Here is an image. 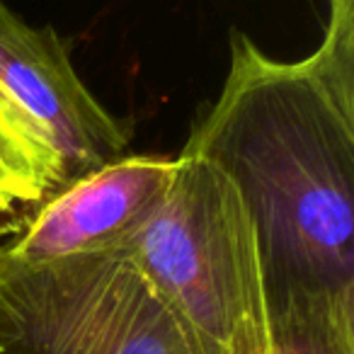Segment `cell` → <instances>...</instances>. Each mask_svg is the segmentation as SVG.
Listing matches in <instances>:
<instances>
[{
    "mask_svg": "<svg viewBox=\"0 0 354 354\" xmlns=\"http://www.w3.org/2000/svg\"><path fill=\"white\" fill-rule=\"evenodd\" d=\"M301 61L243 32L187 146L236 187L257 245L270 330H354V0H328Z\"/></svg>",
    "mask_w": 354,
    "mask_h": 354,
    "instance_id": "cell-1",
    "label": "cell"
},
{
    "mask_svg": "<svg viewBox=\"0 0 354 354\" xmlns=\"http://www.w3.org/2000/svg\"><path fill=\"white\" fill-rule=\"evenodd\" d=\"M117 250L187 325L202 354H279L241 197L194 151L175 158L162 202Z\"/></svg>",
    "mask_w": 354,
    "mask_h": 354,
    "instance_id": "cell-2",
    "label": "cell"
},
{
    "mask_svg": "<svg viewBox=\"0 0 354 354\" xmlns=\"http://www.w3.org/2000/svg\"><path fill=\"white\" fill-rule=\"evenodd\" d=\"M0 354H202L122 250L20 260L0 245Z\"/></svg>",
    "mask_w": 354,
    "mask_h": 354,
    "instance_id": "cell-3",
    "label": "cell"
},
{
    "mask_svg": "<svg viewBox=\"0 0 354 354\" xmlns=\"http://www.w3.org/2000/svg\"><path fill=\"white\" fill-rule=\"evenodd\" d=\"M0 97L56 160L64 189L127 156L129 131L75 73L51 27H35L0 0Z\"/></svg>",
    "mask_w": 354,
    "mask_h": 354,
    "instance_id": "cell-4",
    "label": "cell"
},
{
    "mask_svg": "<svg viewBox=\"0 0 354 354\" xmlns=\"http://www.w3.org/2000/svg\"><path fill=\"white\" fill-rule=\"evenodd\" d=\"M172 175L175 158L127 153L49 199L6 250L32 262L117 250L151 218Z\"/></svg>",
    "mask_w": 354,
    "mask_h": 354,
    "instance_id": "cell-5",
    "label": "cell"
},
{
    "mask_svg": "<svg viewBox=\"0 0 354 354\" xmlns=\"http://www.w3.org/2000/svg\"><path fill=\"white\" fill-rule=\"evenodd\" d=\"M61 192L64 180L56 160L0 97V236L20 233Z\"/></svg>",
    "mask_w": 354,
    "mask_h": 354,
    "instance_id": "cell-6",
    "label": "cell"
},
{
    "mask_svg": "<svg viewBox=\"0 0 354 354\" xmlns=\"http://www.w3.org/2000/svg\"><path fill=\"white\" fill-rule=\"evenodd\" d=\"M272 337L279 354H354V330L291 328Z\"/></svg>",
    "mask_w": 354,
    "mask_h": 354,
    "instance_id": "cell-7",
    "label": "cell"
}]
</instances>
